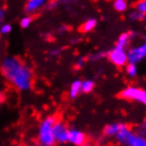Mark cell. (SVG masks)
Returning a JSON list of instances; mask_svg holds the SVG:
<instances>
[{"label":"cell","instance_id":"1","mask_svg":"<svg viewBox=\"0 0 146 146\" xmlns=\"http://www.w3.org/2000/svg\"><path fill=\"white\" fill-rule=\"evenodd\" d=\"M1 73L10 84L20 91H28L33 85V73L21 59L9 56L1 62Z\"/></svg>","mask_w":146,"mask_h":146},{"label":"cell","instance_id":"2","mask_svg":"<svg viewBox=\"0 0 146 146\" xmlns=\"http://www.w3.org/2000/svg\"><path fill=\"white\" fill-rule=\"evenodd\" d=\"M56 121L57 120L54 115H49L40 122L37 135L39 144L44 146H54L56 144L53 135V126Z\"/></svg>","mask_w":146,"mask_h":146},{"label":"cell","instance_id":"3","mask_svg":"<svg viewBox=\"0 0 146 146\" xmlns=\"http://www.w3.org/2000/svg\"><path fill=\"white\" fill-rule=\"evenodd\" d=\"M120 96L126 101H135L146 106V90L137 86H128L120 92Z\"/></svg>","mask_w":146,"mask_h":146},{"label":"cell","instance_id":"4","mask_svg":"<svg viewBox=\"0 0 146 146\" xmlns=\"http://www.w3.org/2000/svg\"><path fill=\"white\" fill-rule=\"evenodd\" d=\"M107 57L112 65L119 68H123L128 64L127 49L117 46V44L107 53Z\"/></svg>","mask_w":146,"mask_h":146},{"label":"cell","instance_id":"5","mask_svg":"<svg viewBox=\"0 0 146 146\" xmlns=\"http://www.w3.org/2000/svg\"><path fill=\"white\" fill-rule=\"evenodd\" d=\"M127 58L128 62L139 64L146 59V36L140 42V44L131 46L127 49Z\"/></svg>","mask_w":146,"mask_h":146},{"label":"cell","instance_id":"6","mask_svg":"<svg viewBox=\"0 0 146 146\" xmlns=\"http://www.w3.org/2000/svg\"><path fill=\"white\" fill-rule=\"evenodd\" d=\"M68 132L69 128L62 121H56L53 126V135L56 144H65L68 142Z\"/></svg>","mask_w":146,"mask_h":146},{"label":"cell","instance_id":"7","mask_svg":"<svg viewBox=\"0 0 146 146\" xmlns=\"http://www.w3.org/2000/svg\"><path fill=\"white\" fill-rule=\"evenodd\" d=\"M87 140V137L84 132L80 130V129H75V128H71L69 129L68 132V142L74 146H80L84 144Z\"/></svg>","mask_w":146,"mask_h":146},{"label":"cell","instance_id":"8","mask_svg":"<svg viewBox=\"0 0 146 146\" xmlns=\"http://www.w3.org/2000/svg\"><path fill=\"white\" fill-rule=\"evenodd\" d=\"M133 131H132L130 128L128 127L127 125H125L121 128V130L117 132V135H115V140H117V142L122 146H127L128 144V141L130 139V137L132 135Z\"/></svg>","mask_w":146,"mask_h":146},{"label":"cell","instance_id":"9","mask_svg":"<svg viewBox=\"0 0 146 146\" xmlns=\"http://www.w3.org/2000/svg\"><path fill=\"white\" fill-rule=\"evenodd\" d=\"M48 0H28L25 10L28 14H35L46 7Z\"/></svg>","mask_w":146,"mask_h":146},{"label":"cell","instance_id":"10","mask_svg":"<svg viewBox=\"0 0 146 146\" xmlns=\"http://www.w3.org/2000/svg\"><path fill=\"white\" fill-rule=\"evenodd\" d=\"M135 36H137V32H125V33H122L120 36L117 37L115 44L127 49V47L131 42L132 38H135Z\"/></svg>","mask_w":146,"mask_h":146},{"label":"cell","instance_id":"11","mask_svg":"<svg viewBox=\"0 0 146 146\" xmlns=\"http://www.w3.org/2000/svg\"><path fill=\"white\" fill-rule=\"evenodd\" d=\"M123 126H124L123 123H111V124H108L105 126L104 130H103V133L107 138H114L115 135L120 131L121 128Z\"/></svg>","mask_w":146,"mask_h":146},{"label":"cell","instance_id":"12","mask_svg":"<svg viewBox=\"0 0 146 146\" xmlns=\"http://www.w3.org/2000/svg\"><path fill=\"white\" fill-rule=\"evenodd\" d=\"M127 146H146V135L133 132L128 141Z\"/></svg>","mask_w":146,"mask_h":146},{"label":"cell","instance_id":"13","mask_svg":"<svg viewBox=\"0 0 146 146\" xmlns=\"http://www.w3.org/2000/svg\"><path fill=\"white\" fill-rule=\"evenodd\" d=\"M82 92V80H74L70 85L69 88V96L71 99H76Z\"/></svg>","mask_w":146,"mask_h":146},{"label":"cell","instance_id":"14","mask_svg":"<svg viewBox=\"0 0 146 146\" xmlns=\"http://www.w3.org/2000/svg\"><path fill=\"white\" fill-rule=\"evenodd\" d=\"M98 26V20L95 18H88L87 20H85V22L82 25L80 30L84 33H89L95 29V27Z\"/></svg>","mask_w":146,"mask_h":146},{"label":"cell","instance_id":"15","mask_svg":"<svg viewBox=\"0 0 146 146\" xmlns=\"http://www.w3.org/2000/svg\"><path fill=\"white\" fill-rule=\"evenodd\" d=\"M125 73L128 77L133 78L138 75V65L137 64H132V62H128L125 66Z\"/></svg>","mask_w":146,"mask_h":146},{"label":"cell","instance_id":"16","mask_svg":"<svg viewBox=\"0 0 146 146\" xmlns=\"http://www.w3.org/2000/svg\"><path fill=\"white\" fill-rule=\"evenodd\" d=\"M128 18H129V20L132 21V22L144 21V20L146 19V15L140 13V12L137 11V10H133V11L129 12V14H128Z\"/></svg>","mask_w":146,"mask_h":146},{"label":"cell","instance_id":"17","mask_svg":"<svg viewBox=\"0 0 146 146\" xmlns=\"http://www.w3.org/2000/svg\"><path fill=\"white\" fill-rule=\"evenodd\" d=\"M113 9L117 12V13H124L127 11L128 3L126 0H114L113 2Z\"/></svg>","mask_w":146,"mask_h":146},{"label":"cell","instance_id":"18","mask_svg":"<svg viewBox=\"0 0 146 146\" xmlns=\"http://www.w3.org/2000/svg\"><path fill=\"white\" fill-rule=\"evenodd\" d=\"M95 87V83L92 80H82V92L83 93H90Z\"/></svg>","mask_w":146,"mask_h":146},{"label":"cell","instance_id":"19","mask_svg":"<svg viewBox=\"0 0 146 146\" xmlns=\"http://www.w3.org/2000/svg\"><path fill=\"white\" fill-rule=\"evenodd\" d=\"M32 21H33V18L31 15H27V16H23L20 21H19V25L22 29H28L31 25H32Z\"/></svg>","mask_w":146,"mask_h":146},{"label":"cell","instance_id":"20","mask_svg":"<svg viewBox=\"0 0 146 146\" xmlns=\"http://www.w3.org/2000/svg\"><path fill=\"white\" fill-rule=\"evenodd\" d=\"M12 29H13V27H12L11 23L3 22L0 26V34L1 35H7V34H10L12 32Z\"/></svg>","mask_w":146,"mask_h":146},{"label":"cell","instance_id":"21","mask_svg":"<svg viewBox=\"0 0 146 146\" xmlns=\"http://www.w3.org/2000/svg\"><path fill=\"white\" fill-rule=\"evenodd\" d=\"M137 11H139L140 13L146 15V0H140L135 3V9Z\"/></svg>","mask_w":146,"mask_h":146},{"label":"cell","instance_id":"22","mask_svg":"<svg viewBox=\"0 0 146 146\" xmlns=\"http://www.w3.org/2000/svg\"><path fill=\"white\" fill-rule=\"evenodd\" d=\"M105 56H106V54L104 52H95V53H93V54L89 56V60H91V62H99L102 58H104Z\"/></svg>","mask_w":146,"mask_h":146},{"label":"cell","instance_id":"23","mask_svg":"<svg viewBox=\"0 0 146 146\" xmlns=\"http://www.w3.org/2000/svg\"><path fill=\"white\" fill-rule=\"evenodd\" d=\"M137 133H140L142 135H146V117L141 122V124L137 128Z\"/></svg>","mask_w":146,"mask_h":146},{"label":"cell","instance_id":"24","mask_svg":"<svg viewBox=\"0 0 146 146\" xmlns=\"http://www.w3.org/2000/svg\"><path fill=\"white\" fill-rule=\"evenodd\" d=\"M59 3H60V1H58V0H52V1H48L46 7L48 10H55L59 5Z\"/></svg>","mask_w":146,"mask_h":146},{"label":"cell","instance_id":"25","mask_svg":"<svg viewBox=\"0 0 146 146\" xmlns=\"http://www.w3.org/2000/svg\"><path fill=\"white\" fill-rule=\"evenodd\" d=\"M85 62H86V59L84 58V57H78V58L76 59V62H75V68L76 69H82L83 67L85 66Z\"/></svg>","mask_w":146,"mask_h":146},{"label":"cell","instance_id":"26","mask_svg":"<svg viewBox=\"0 0 146 146\" xmlns=\"http://www.w3.org/2000/svg\"><path fill=\"white\" fill-rule=\"evenodd\" d=\"M62 49L60 48H55V49H53V50H51V52H50V54L52 55V56H58V55L62 54Z\"/></svg>","mask_w":146,"mask_h":146},{"label":"cell","instance_id":"27","mask_svg":"<svg viewBox=\"0 0 146 146\" xmlns=\"http://www.w3.org/2000/svg\"><path fill=\"white\" fill-rule=\"evenodd\" d=\"M4 18H5V10L1 7V9H0V26L3 23Z\"/></svg>","mask_w":146,"mask_h":146},{"label":"cell","instance_id":"28","mask_svg":"<svg viewBox=\"0 0 146 146\" xmlns=\"http://www.w3.org/2000/svg\"><path fill=\"white\" fill-rule=\"evenodd\" d=\"M80 146H91V145H90L89 143H86V142H85L84 144H82V145H80Z\"/></svg>","mask_w":146,"mask_h":146},{"label":"cell","instance_id":"29","mask_svg":"<svg viewBox=\"0 0 146 146\" xmlns=\"http://www.w3.org/2000/svg\"><path fill=\"white\" fill-rule=\"evenodd\" d=\"M35 146H44V145H41V144H38V145H35Z\"/></svg>","mask_w":146,"mask_h":146},{"label":"cell","instance_id":"30","mask_svg":"<svg viewBox=\"0 0 146 146\" xmlns=\"http://www.w3.org/2000/svg\"><path fill=\"white\" fill-rule=\"evenodd\" d=\"M18 146H21V145H18Z\"/></svg>","mask_w":146,"mask_h":146}]
</instances>
